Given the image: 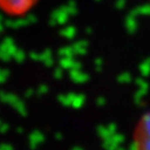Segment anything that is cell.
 I'll return each instance as SVG.
<instances>
[{"label": "cell", "mask_w": 150, "mask_h": 150, "mask_svg": "<svg viewBox=\"0 0 150 150\" xmlns=\"http://www.w3.org/2000/svg\"><path fill=\"white\" fill-rule=\"evenodd\" d=\"M137 141L140 150H150V116H147L140 125Z\"/></svg>", "instance_id": "cell-2"}, {"label": "cell", "mask_w": 150, "mask_h": 150, "mask_svg": "<svg viewBox=\"0 0 150 150\" xmlns=\"http://www.w3.org/2000/svg\"><path fill=\"white\" fill-rule=\"evenodd\" d=\"M37 0H1L2 9L11 16H19L31 9Z\"/></svg>", "instance_id": "cell-1"}]
</instances>
